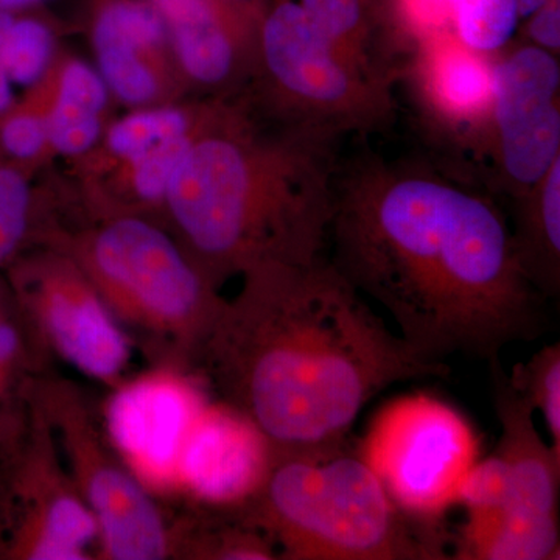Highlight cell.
<instances>
[{"instance_id":"obj_1","label":"cell","mask_w":560,"mask_h":560,"mask_svg":"<svg viewBox=\"0 0 560 560\" xmlns=\"http://www.w3.org/2000/svg\"><path fill=\"white\" fill-rule=\"evenodd\" d=\"M330 261L396 320L420 355L499 360L547 327L506 217L431 164L363 154L335 173Z\"/></svg>"},{"instance_id":"obj_2","label":"cell","mask_w":560,"mask_h":560,"mask_svg":"<svg viewBox=\"0 0 560 560\" xmlns=\"http://www.w3.org/2000/svg\"><path fill=\"white\" fill-rule=\"evenodd\" d=\"M195 374L280 452L345 444L368 401L390 385L447 377L375 315L330 260L243 272Z\"/></svg>"},{"instance_id":"obj_3","label":"cell","mask_w":560,"mask_h":560,"mask_svg":"<svg viewBox=\"0 0 560 560\" xmlns=\"http://www.w3.org/2000/svg\"><path fill=\"white\" fill-rule=\"evenodd\" d=\"M275 120L267 132L219 105L165 197L179 242L219 289L260 265L312 264L329 241L340 140Z\"/></svg>"},{"instance_id":"obj_4","label":"cell","mask_w":560,"mask_h":560,"mask_svg":"<svg viewBox=\"0 0 560 560\" xmlns=\"http://www.w3.org/2000/svg\"><path fill=\"white\" fill-rule=\"evenodd\" d=\"M235 514L268 537L280 560H441V523L400 510L375 471L345 444L280 452Z\"/></svg>"},{"instance_id":"obj_5","label":"cell","mask_w":560,"mask_h":560,"mask_svg":"<svg viewBox=\"0 0 560 560\" xmlns=\"http://www.w3.org/2000/svg\"><path fill=\"white\" fill-rule=\"evenodd\" d=\"M39 245L75 260L154 366L195 374L226 300L183 243L149 217L109 210Z\"/></svg>"},{"instance_id":"obj_6","label":"cell","mask_w":560,"mask_h":560,"mask_svg":"<svg viewBox=\"0 0 560 560\" xmlns=\"http://www.w3.org/2000/svg\"><path fill=\"white\" fill-rule=\"evenodd\" d=\"M254 79L275 119L335 140L381 131L396 114V81L342 54L298 0H268Z\"/></svg>"},{"instance_id":"obj_7","label":"cell","mask_w":560,"mask_h":560,"mask_svg":"<svg viewBox=\"0 0 560 560\" xmlns=\"http://www.w3.org/2000/svg\"><path fill=\"white\" fill-rule=\"evenodd\" d=\"M81 499L97 523L101 560L172 559V518L114 447L80 385L43 372L32 388Z\"/></svg>"},{"instance_id":"obj_8","label":"cell","mask_w":560,"mask_h":560,"mask_svg":"<svg viewBox=\"0 0 560 560\" xmlns=\"http://www.w3.org/2000/svg\"><path fill=\"white\" fill-rule=\"evenodd\" d=\"M25 329L47 360L117 388L130 378L136 345L68 253L40 245L5 268Z\"/></svg>"},{"instance_id":"obj_9","label":"cell","mask_w":560,"mask_h":560,"mask_svg":"<svg viewBox=\"0 0 560 560\" xmlns=\"http://www.w3.org/2000/svg\"><path fill=\"white\" fill-rule=\"evenodd\" d=\"M359 453L401 511L441 523L455 506L464 475L480 459L481 440L458 408L418 393L383 405Z\"/></svg>"},{"instance_id":"obj_10","label":"cell","mask_w":560,"mask_h":560,"mask_svg":"<svg viewBox=\"0 0 560 560\" xmlns=\"http://www.w3.org/2000/svg\"><path fill=\"white\" fill-rule=\"evenodd\" d=\"M97 548V523L31 394L24 429L0 448V560H94Z\"/></svg>"},{"instance_id":"obj_11","label":"cell","mask_w":560,"mask_h":560,"mask_svg":"<svg viewBox=\"0 0 560 560\" xmlns=\"http://www.w3.org/2000/svg\"><path fill=\"white\" fill-rule=\"evenodd\" d=\"M559 55L522 43L495 61L488 160L493 187L518 197L560 158Z\"/></svg>"},{"instance_id":"obj_12","label":"cell","mask_w":560,"mask_h":560,"mask_svg":"<svg viewBox=\"0 0 560 560\" xmlns=\"http://www.w3.org/2000/svg\"><path fill=\"white\" fill-rule=\"evenodd\" d=\"M405 54L399 80L407 81L425 131L463 156L488 160L497 55L471 50L453 33L420 39Z\"/></svg>"},{"instance_id":"obj_13","label":"cell","mask_w":560,"mask_h":560,"mask_svg":"<svg viewBox=\"0 0 560 560\" xmlns=\"http://www.w3.org/2000/svg\"><path fill=\"white\" fill-rule=\"evenodd\" d=\"M194 381L189 372L158 368L113 389L105 429L127 466L140 467V481L150 475L158 485L175 488L180 445L208 405Z\"/></svg>"},{"instance_id":"obj_14","label":"cell","mask_w":560,"mask_h":560,"mask_svg":"<svg viewBox=\"0 0 560 560\" xmlns=\"http://www.w3.org/2000/svg\"><path fill=\"white\" fill-rule=\"evenodd\" d=\"M272 456L271 442L242 412L208 404L180 445L175 488L198 506L235 510L259 490Z\"/></svg>"},{"instance_id":"obj_15","label":"cell","mask_w":560,"mask_h":560,"mask_svg":"<svg viewBox=\"0 0 560 560\" xmlns=\"http://www.w3.org/2000/svg\"><path fill=\"white\" fill-rule=\"evenodd\" d=\"M167 27L187 79L208 90H231L254 79L268 0H149Z\"/></svg>"},{"instance_id":"obj_16","label":"cell","mask_w":560,"mask_h":560,"mask_svg":"<svg viewBox=\"0 0 560 560\" xmlns=\"http://www.w3.org/2000/svg\"><path fill=\"white\" fill-rule=\"evenodd\" d=\"M92 46L103 81L120 102L149 105L162 92L167 27L149 0H101L92 20Z\"/></svg>"},{"instance_id":"obj_17","label":"cell","mask_w":560,"mask_h":560,"mask_svg":"<svg viewBox=\"0 0 560 560\" xmlns=\"http://www.w3.org/2000/svg\"><path fill=\"white\" fill-rule=\"evenodd\" d=\"M492 368L493 407L501 425L499 451L510 469L504 511L533 518H559L560 453L545 444L533 408L512 388L499 360Z\"/></svg>"},{"instance_id":"obj_18","label":"cell","mask_w":560,"mask_h":560,"mask_svg":"<svg viewBox=\"0 0 560 560\" xmlns=\"http://www.w3.org/2000/svg\"><path fill=\"white\" fill-rule=\"evenodd\" d=\"M515 201V253L522 270L544 298L560 293V158Z\"/></svg>"},{"instance_id":"obj_19","label":"cell","mask_w":560,"mask_h":560,"mask_svg":"<svg viewBox=\"0 0 560 560\" xmlns=\"http://www.w3.org/2000/svg\"><path fill=\"white\" fill-rule=\"evenodd\" d=\"M559 518H533L504 510L467 512L453 537V559H559Z\"/></svg>"},{"instance_id":"obj_20","label":"cell","mask_w":560,"mask_h":560,"mask_svg":"<svg viewBox=\"0 0 560 560\" xmlns=\"http://www.w3.org/2000/svg\"><path fill=\"white\" fill-rule=\"evenodd\" d=\"M49 364L25 329L0 272V448L24 429L33 383L49 370Z\"/></svg>"},{"instance_id":"obj_21","label":"cell","mask_w":560,"mask_h":560,"mask_svg":"<svg viewBox=\"0 0 560 560\" xmlns=\"http://www.w3.org/2000/svg\"><path fill=\"white\" fill-rule=\"evenodd\" d=\"M109 90L101 72L84 61H70L61 70L57 97L46 117L47 140L65 156H81L102 138V114Z\"/></svg>"},{"instance_id":"obj_22","label":"cell","mask_w":560,"mask_h":560,"mask_svg":"<svg viewBox=\"0 0 560 560\" xmlns=\"http://www.w3.org/2000/svg\"><path fill=\"white\" fill-rule=\"evenodd\" d=\"M172 559L278 560L272 541L231 510L197 506L172 518Z\"/></svg>"},{"instance_id":"obj_23","label":"cell","mask_w":560,"mask_h":560,"mask_svg":"<svg viewBox=\"0 0 560 560\" xmlns=\"http://www.w3.org/2000/svg\"><path fill=\"white\" fill-rule=\"evenodd\" d=\"M327 39L361 68L399 81V68L383 32L377 0H298Z\"/></svg>"},{"instance_id":"obj_24","label":"cell","mask_w":560,"mask_h":560,"mask_svg":"<svg viewBox=\"0 0 560 560\" xmlns=\"http://www.w3.org/2000/svg\"><path fill=\"white\" fill-rule=\"evenodd\" d=\"M200 131L184 109L147 108L113 124L106 132V147L116 160L128 164L164 143L190 138Z\"/></svg>"},{"instance_id":"obj_25","label":"cell","mask_w":560,"mask_h":560,"mask_svg":"<svg viewBox=\"0 0 560 560\" xmlns=\"http://www.w3.org/2000/svg\"><path fill=\"white\" fill-rule=\"evenodd\" d=\"M521 27L517 0H464L456 10L452 33L471 50L499 55Z\"/></svg>"},{"instance_id":"obj_26","label":"cell","mask_w":560,"mask_h":560,"mask_svg":"<svg viewBox=\"0 0 560 560\" xmlns=\"http://www.w3.org/2000/svg\"><path fill=\"white\" fill-rule=\"evenodd\" d=\"M464 0H377L378 16L390 49L407 51L430 36L452 33L453 16Z\"/></svg>"},{"instance_id":"obj_27","label":"cell","mask_w":560,"mask_h":560,"mask_svg":"<svg viewBox=\"0 0 560 560\" xmlns=\"http://www.w3.org/2000/svg\"><path fill=\"white\" fill-rule=\"evenodd\" d=\"M512 388L540 412L550 434L551 447L560 453V345L545 346L508 375Z\"/></svg>"},{"instance_id":"obj_28","label":"cell","mask_w":560,"mask_h":560,"mask_svg":"<svg viewBox=\"0 0 560 560\" xmlns=\"http://www.w3.org/2000/svg\"><path fill=\"white\" fill-rule=\"evenodd\" d=\"M54 50V32L46 22L16 14L0 44V69L14 86H33L49 68Z\"/></svg>"},{"instance_id":"obj_29","label":"cell","mask_w":560,"mask_h":560,"mask_svg":"<svg viewBox=\"0 0 560 560\" xmlns=\"http://www.w3.org/2000/svg\"><path fill=\"white\" fill-rule=\"evenodd\" d=\"M38 238L32 190L20 172L0 167V272Z\"/></svg>"},{"instance_id":"obj_30","label":"cell","mask_w":560,"mask_h":560,"mask_svg":"<svg viewBox=\"0 0 560 560\" xmlns=\"http://www.w3.org/2000/svg\"><path fill=\"white\" fill-rule=\"evenodd\" d=\"M510 495V469L497 451L480 458L467 470L456 490L455 504L466 512L504 510Z\"/></svg>"},{"instance_id":"obj_31","label":"cell","mask_w":560,"mask_h":560,"mask_svg":"<svg viewBox=\"0 0 560 560\" xmlns=\"http://www.w3.org/2000/svg\"><path fill=\"white\" fill-rule=\"evenodd\" d=\"M3 150L20 161L33 160L49 145L46 117L21 113L9 117L0 130Z\"/></svg>"},{"instance_id":"obj_32","label":"cell","mask_w":560,"mask_h":560,"mask_svg":"<svg viewBox=\"0 0 560 560\" xmlns=\"http://www.w3.org/2000/svg\"><path fill=\"white\" fill-rule=\"evenodd\" d=\"M523 40L540 49L559 55L560 0H552L522 21Z\"/></svg>"},{"instance_id":"obj_33","label":"cell","mask_w":560,"mask_h":560,"mask_svg":"<svg viewBox=\"0 0 560 560\" xmlns=\"http://www.w3.org/2000/svg\"><path fill=\"white\" fill-rule=\"evenodd\" d=\"M14 84L11 83L7 73L0 69V114L7 113L13 106Z\"/></svg>"},{"instance_id":"obj_34","label":"cell","mask_w":560,"mask_h":560,"mask_svg":"<svg viewBox=\"0 0 560 560\" xmlns=\"http://www.w3.org/2000/svg\"><path fill=\"white\" fill-rule=\"evenodd\" d=\"M517 2L522 22L525 18H528L529 14H533L534 11L541 9V7L547 5V3L552 2V0H517Z\"/></svg>"},{"instance_id":"obj_35","label":"cell","mask_w":560,"mask_h":560,"mask_svg":"<svg viewBox=\"0 0 560 560\" xmlns=\"http://www.w3.org/2000/svg\"><path fill=\"white\" fill-rule=\"evenodd\" d=\"M36 2L39 0H0V11H20Z\"/></svg>"}]
</instances>
